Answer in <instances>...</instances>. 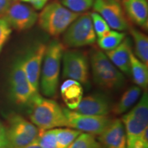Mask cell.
Here are the masks:
<instances>
[{
  "instance_id": "cell-29",
  "label": "cell",
  "mask_w": 148,
  "mask_h": 148,
  "mask_svg": "<svg viewBox=\"0 0 148 148\" xmlns=\"http://www.w3.org/2000/svg\"><path fill=\"white\" fill-rule=\"evenodd\" d=\"M126 148H148V127L137 137L126 141Z\"/></svg>"
},
{
  "instance_id": "cell-24",
  "label": "cell",
  "mask_w": 148,
  "mask_h": 148,
  "mask_svg": "<svg viewBox=\"0 0 148 148\" xmlns=\"http://www.w3.org/2000/svg\"><path fill=\"white\" fill-rule=\"evenodd\" d=\"M67 148H100V145L94 135L82 132Z\"/></svg>"
},
{
  "instance_id": "cell-6",
  "label": "cell",
  "mask_w": 148,
  "mask_h": 148,
  "mask_svg": "<svg viewBox=\"0 0 148 148\" xmlns=\"http://www.w3.org/2000/svg\"><path fill=\"white\" fill-rule=\"evenodd\" d=\"M5 129L8 148H22L37 138L39 129L18 114L9 116Z\"/></svg>"
},
{
  "instance_id": "cell-7",
  "label": "cell",
  "mask_w": 148,
  "mask_h": 148,
  "mask_svg": "<svg viewBox=\"0 0 148 148\" xmlns=\"http://www.w3.org/2000/svg\"><path fill=\"white\" fill-rule=\"evenodd\" d=\"M10 92L12 99L19 106L30 104L36 93L29 82L23 65V58H18L14 62L10 73Z\"/></svg>"
},
{
  "instance_id": "cell-23",
  "label": "cell",
  "mask_w": 148,
  "mask_h": 148,
  "mask_svg": "<svg viewBox=\"0 0 148 148\" xmlns=\"http://www.w3.org/2000/svg\"><path fill=\"white\" fill-rule=\"evenodd\" d=\"M56 142L57 148H67L82 132L69 127H57Z\"/></svg>"
},
{
  "instance_id": "cell-16",
  "label": "cell",
  "mask_w": 148,
  "mask_h": 148,
  "mask_svg": "<svg viewBox=\"0 0 148 148\" xmlns=\"http://www.w3.org/2000/svg\"><path fill=\"white\" fill-rule=\"evenodd\" d=\"M132 51L130 40L125 37L117 47L106 51L105 53L120 71L126 75H130V54Z\"/></svg>"
},
{
  "instance_id": "cell-12",
  "label": "cell",
  "mask_w": 148,
  "mask_h": 148,
  "mask_svg": "<svg viewBox=\"0 0 148 148\" xmlns=\"http://www.w3.org/2000/svg\"><path fill=\"white\" fill-rule=\"evenodd\" d=\"M2 17L12 28L23 31L34 26L38 20V14L32 6L25 3L12 2Z\"/></svg>"
},
{
  "instance_id": "cell-36",
  "label": "cell",
  "mask_w": 148,
  "mask_h": 148,
  "mask_svg": "<svg viewBox=\"0 0 148 148\" xmlns=\"http://www.w3.org/2000/svg\"><path fill=\"white\" fill-rule=\"evenodd\" d=\"M116 1H119V2H120V1H121V0H116Z\"/></svg>"
},
{
  "instance_id": "cell-11",
  "label": "cell",
  "mask_w": 148,
  "mask_h": 148,
  "mask_svg": "<svg viewBox=\"0 0 148 148\" xmlns=\"http://www.w3.org/2000/svg\"><path fill=\"white\" fill-rule=\"evenodd\" d=\"M92 8L95 12L104 18L110 29L122 31L129 29L123 9L116 0H94Z\"/></svg>"
},
{
  "instance_id": "cell-34",
  "label": "cell",
  "mask_w": 148,
  "mask_h": 148,
  "mask_svg": "<svg viewBox=\"0 0 148 148\" xmlns=\"http://www.w3.org/2000/svg\"><path fill=\"white\" fill-rule=\"evenodd\" d=\"M12 1H17V0H12Z\"/></svg>"
},
{
  "instance_id": "cell-33",
  "label": "cell",
  "mask_w": 148,
  "mask_h": 148,
  "mask_svg": "<svg viewBox=\"0 0 148 148\" xmlns=\"http://www.w3.org/2000/svg\"><path fill=\"white\" fill-rule=\"evenodd\" d=\"M22 148H42L41 146L39 145V143H38V140H37V138L34 141L32 142L31 143L28 144V145L25 146V147H22Z\"/></svg>"
},
{
  "instance_id": "cell-32",
  "label": "cell",
  "mask_w": 148,
  "mask_h": 148,
  "mask_svg": "<svg viewBox=\"0 0 148 148\" xmlns=\"http://www.w3.org/2000/svg\"><path fill=\"white\" fill-rule=\"evenodd\" d=\"M13 1L12 0H0V16H2Z\"/></svg>"
},
{
  "instance_id": "cell-31",
  "label": "cell",
  "mask_w": 148,
  "mask_h": 148,
  "mask_svg": "<svg viewBox=\"0 0 148 148\" xmlns=\"http://www.w3.org/2000/svg\"><path fill=\"white\" fill-rule=\"evenodd\" d=\"M0 147H8V142H7L6 135H5V127L0 122Z\"/></svg>"
},
{
  "instance_id": "cell-9",
  "label": "cell",
  "mask_w": 148,
  "mask_h": 148,
  "mask_svg": "<svg viewBox=\"0 0 148 148\" xmlns=\"http://www.w3.org/2000/svg\"><path fill=\"white\" fill-rule=\"evenodd\" d=\"M126 141L137 137L148 127V95L147 90L136 106L122 116Z\"/></svg>"
},
{
  "instance_id": "cell-13",
  "label": "cell",
  "mask_w": 148,
  "mask_h": 148,
  "mask_svg": "<svg viewBox=\"0 0 148 148\" xmlns=\"http://www.w3.org/2000/svg\"><path fill=\"white\" fill-rule=\"evenodd\" d=\"M47 45L38 42L33 46L23 58V65L25 74L35 92L39 93L41 66Z\"/></svg>"
},
{
  "instance_id": "cell-20",
  "label": "cell",
  "mask_w": 148,
  "mask_h": 148,
  "mask_svg": "<svg viewBox=\"0 0 148 148\" xmlns=\"http://www.w3.org/2000/svg\"><path fill=\"white\" fill-rule=\"evenodd\" d=\"M130 75L134 82L140 88L146 89L148 85V67L134 53L130 54Z\"/></svg>"
},
{
  "instance_id": "cell-35",
  "label": "cell",
  "mask_w": 148,
  "mask_h": 148,
  "mask_svg": "<svg viewBox=\"0 0 148 148\" xmlns=\"http://www.w3.org/2000/svg\"><path fill=\"white\" fill-rule=\"evenodd\" d=\"M0 148H8V147H0Z\"/></svg>"
},
{
  "instance_id": "cell-3",
  "label": "cell",
  "mask_w": 148,
  "mask_h": 148,
  "mask_svg": "<svg viewBox=\"0 0 148 148\" xmlns=\"http://www.w3.org/2000/svg\"><path fill=\"white\" fill-rule=\"evenodd\" d=\"M92 78L95 84L103 89L114 90L125 84V79L106 56V53L98 49L92 51L90 58Z\"/></svg>"
},
{
  "instance_id": "cell-25",
  "label": "cell",
  "mask_w": 148,
  "mask_h": 148,
  "mask_svg": "<svg viewBox=\"0 0 148 148\" xmlns=\"http://www.w3.org/2000/svg\"><path fill=\"white\" fill-rule=\"evenodd\" d=\"M37 140L42 148H57L56 128L45 130H39Z\"/></svg>"
},
{
  "instance_id": "cell-19",
  "label": "cell",
  "mask_w": 148,
  "mask_h": 148,
  "mask_svg": "<svg viewBox=\"0 0 148 148\" xmlns=\"http://www.w3.org/2000/svg\"><path fill=\"white\" fill-rule=\"evenodd\" d=\"M141 95V88L138 86H132L127 88L113 106L111 112L115 115L124 114L134 106Z\"/></svg>"
},
{
  "instance_id": "cell-27",
  "label": "cell",
  "mask_w": 148,
  "mask_h": 148,
  "mask_svg": "<svg viewBox=\"0 0 148 148\" xmlns=\"http://www.w3.org/2000/svg\"><path fill=\"white\" fill-rule=\"evenodd\" d=\"M90 16H91L92 26L97 38L101 36L110 30V27L100 14L96 12H93L90 13Z\"/></svg>"
},
{
  "instance_id": "cell-14",
  "label": "cell",
  "mask_w": 148,
  "mask_h": 148,
  "mask_svg": "<svg viewBox=\"0 0 148 148\" xmlns=\"http://www.w3.org/2000/svg\"><path fill=\"white\" fill-rule=\"evenodd\" d=\"M110 99L104 94L95 92L82 98L74 111L88 115L107 116L111 112Z\"/></svg>"
},
{
  "instance_id": "cell-5",
  "label": "cell",
  "mask_w": 148,
  "mask_h": 148,
  "mask_svg": "<svg viewBox=\"0 0 148 148\" xmlns=\"http://www.w3.org/2000/svg\"><path fill=\"white\" fill-rule=\"evenodd\" d=\"M97 40L90 13L79 14L64 32L63 45L70 48L84 47L94 44Z\"/></svg>"
},
{
  "instance_id": "cell-22",
  "label": "cell",
  "mask_w": 148,
  "mask_h": 148,
  "mask_svg": "<svg viewBox=\"0 0 148 148\" xmlns=\"http://www.w3.org/2000/svg\"><path fill=\"white\" fill-rule=\"evenodd\" d=\"M125 38V33L110 29L106 34L97 38V44L101 49L108 51L117 47Z\"/></svg>"
},
{
  "instance_id": "cell-4",
  "label": "cell",
  "mask_w": 148,
  "mask_h": 148,
  "mask_svg": "<svg viewBox=\"0 0 148 148\" xmlns=\"http://www.w3.org/2000/svg\"><path fill=\"white\" fill-rule=\"evenodd\" d=\"M80 14L73 12L59 1H52L42 8L37 21L42 30L56 37L64 33Z\"/></svg>"
},
{
  "instance_id": "cell-28",
  "label": "cell",
  "mask_w": 148,
  "mask_h": 148,
  "mask_svg": "<svg viewBox=\"0 0 148 148\" xmlns=\"http://www.w3.org/2000/svg\"><path fill=\"white\" fill-rule=\"evenodd\" d=\"M12 28L2 16L0 17V53L12 34Z\"/></svg>"
},
{
  "instance_id": "cell-2",
  "label": "cell",
  "mask_w": 148,
  "mask_h": 148,
  "mask_svg": "<svg viewBox=\"0 0 148 148\" xmlns=\"http://www.w3.org/2000/svg\"><path fill=\"white\" fill-rule=\"evenodd\" d=\"M64 46L62 42L53 40L46 48L40 71L39 87L42 95L47 97L52 98L56 95Z\"/></svg>"
},
{
  "instance_id": "cell-15",
  "label": "cell",
  "mask_w": 148,
  "mask_h": 148,
  "mask_svg": "<svg viewBox=\"0 0 148 148\" xmlns=\"http://www.w3.org/2000/svg\"><path fill=\"white\" fill-rule=\"evenodd\" d=\"M100 148H126V134L120 119L111 120L98 138Z\"/></svg>"
},
{
  "instance_id": "cell-1",
  "label": "cell",
  "mask_w": 148,
  "mask_h": 148,
  "mask_svg": "<svg viewBox=\"0 0 148 148\" xmlns=\"http://www.w3.org/2000/svg\"><path fill=\"white\" fill-rule=\"evenodd\" d=\"M29 108V119L39 130L69 127L63 108L53 99L38 94L33 98Z\"/></svg>"
},
{
  "instance_id": "cell-18",
  "label": "cell",
  "mask_w": 148,
  "mask_h": 148,
  "mask_svg": "<svg viewBox=\"0 0 148 148\" xmlns=\"http://www.w3.org/2000/svg\"><path fill=\"white\" fill-rule=\"evenodd\" d=\"M60 94L69 109L74 110L83 97V85L74 79H66L61 85Z\"/></svg>"
},
{
  "instance_id": "cell-26",
  "label": "cell",
  "mask_w": 148,
  "mask_h": 148,
  "mask_svg": "<svg viewBox=\"0 0 148 148\" xmlns=\"http://www.w3.org/2000/svg\"><path fill=\"white\" fill-rule=\"evenodd\" d=\"M66 8L77 13H84L92 6L94 0H60Z\"/></svg>"
},
{
  "instance_id": "cell-10",
  "label": "cell",
  "mask_w": 148,
  "mask_h": 148,
  "mask_svg": "<svg viewBox=\"0 0 148 148\" xmlns=\"http://www.w3.org/2000/svg\"><path fill=\"white\" fill-rule=\"evenodd\" d=\"M63 111L69 127L94 136L100 134L111 121L107 116L83 114L66 108H63Z\"/></svg>"
},
{
  "instance_id": "cell-21",
  "label": "cell",
  "mask_w": 148,
  "mask_h": 148,
  "mask_svg": "<svg viewBox=\"0 0 148 148\" xmlns=\"http://www.w3.org/2000/svg\"><path fill=\"white\" fill-rule=\"evenodd\" d=\"M130 34L132 35L134 41V52L136 57L148 64V38L145 35L137 29L129 27Z\"/></svg>"
},
{
  "instance_id": "cell-30",
  "label": "cell",
  "mask_w": 148,
  "mask_h": 148,
  "mask_svg": "<svg viewBox=\"0 0 148 148\" xmlns=\"http://www.w3.org/2000/svg\"><path fill=\"white\" fill-rule=\"evenodd\" d=\"M25 3H28L32 5V8L35 10H41L46 4L45 0H21Z\"/></svg>"
},
{
  "instance_id": "cell-8",
  "label": "cell",
  "mask_w": 148,
  "mask_h": 148,
  "mask_svg": "<svg viewBox=\"0 0 148 148\" xmlns=\"http://www.w3.org/2000/svg\"><path fill=\"white\" fill-rule=\"evenodd\" d=\"M62 76L76 80L82 85L89 84L90 69L87 56L82 51L67 50L62 55Z\"/></svg>"
},
{
  "instance_id": "cell-17",
  "label": "cell",
  "mask_w": 148,
  "mask_h": 148,
  "mask_svg": "<svg viewBox=\"0 0 148 148\" xmlns=\"http://www.w3.org/2000/svg\"><path fill=\"white\" fill-rule=\"evenodd\" d=\"M125 13L138 26L147 29L148 3L147 0H121Z\"/></svg>"
}]
</instances>
